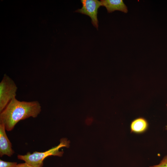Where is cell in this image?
<instances>
[{"instance_id": "cell-10", "label": "cell", "mask_w": 167, "mask_h": 167, "mask_svg": "<svg viewBox=\"0 0 167 167\" xmlns=\"http://www.w3.org/2000/svg\"><path fill=\"white\" fill-rule=\"evenodd\" d=\"M15 167H33L28 163H25L17 164Z\"/></svg>"}, {"instance_id": "cell-4", "label": "cell", "mask_w": 167, "mask_h": 167, "mask_svg": "<svg viewBox=\"0 0 167 167\" xmlns=\"http://www.w3.org/2000/svg\"><path fill=\"white\" fill-rule=\"evenodd\" d=\"M81 2L82 4V8L77 9L75 12L89 16L91 19L93 25L98 30V21L97 14L98 8L102 6L101 2L97 0H82Z\"/></svg>"}, {"instance_id": "cell-8", "label": "cell", "mask_w": 167, "mask_h": 167, "mask_svg": "<svg viewBox=\"0 0 167 167\" xmlns=\"http://www.w3.org/2000/svg\"><path fill=\"white\" fill-rule=\"evenodd\" d=\"M17 164L16 162L6 161L0 160V167H15Z\"/></svg>"}, {"instance_id": "cell-6", "label": "cell", "mask_w": 167, "mask_h": 167, "mask_svg": "<svg viewBox=\"0 0 167 167\" xmlns=\"http://www.w3.org/2000/svg\"><path fill=\"white\" fill-rule=\"evenodd\" d=\"M102 6H105L108 13L119 11L125 13L128 12V8L122 0H101Z\"/></svg>"}, {"instance_id": "cell-11", "label": "cell", "mask_w": 167, "mask_h": 167, "mask_svg": "<svg viewBox=\"0 0 167 167\" xmlns=\"http://www.w3.org/2000/svg\"><path fill=\"white\" fill-rule=\"evenodd\" d=\"M166 106L167 107V104H166ZM165 130H167V125L165 126Z\"/></svg>"}, {"instance_id": "cell-1", "label": "cell", "mask_w": 167, "mask_h": 167, "mask_svg": "<svg viewBox=\"0 0 167 167\" xmlns=\"http://www.w3.org/2000/svg\"><path fill=\"white\" fill-rule=\"evenodd\" d=\"M41 110L39 102L20 101L12 99L0 113V123L7 131H11L19 121L32 117L36 118Z\"/></svg>"}, {"instance_id": "cell-3", "label": "cell", "mask_w": 167, "mask_h": 167, "mask_svg": "<svg viewBox=\"0 0 167 167\" xmlns=\"http://www.w3.org/2000/svg\"><path fill=\"white\" fill-rule=\"evenodd\" d=\"M17 88L14 81L5 74L0 83V112L15 97Z\"/></svg>"}, {"instance_id": "cell-9", "label": "cell", "mask_w": 167, "mask_h": 167, "mask_svg": "<svg viewBox=\"0 0 167 167\" xmlns=\"http://www.w3.org/2000/svg\"><path fill=\"white\" fill-rule=\"evenodd\" d=\"M150 167H167V155L163 158L158 164L150 166Z\"/></svg>"}, {"instance_id": "cell-5", "label": "cell", "mask_w": 167, "mask_h": 167, "mask_svg": "<svg viewBox=\"0 0 167 167\" xmlns=\"http://www.w3.org/2000/svg\"><path fill=\"white\" fill-rule=\"evenodd\" d=\"M5 126L0 123V156L4 155L11 156L14 153L12 149L11 143L6 133Z\"/></svg>"}, {"instance_id": "cell-2", "label": "cell", "mask_w": 167, "mask_h": 167, "mask_svg": "<svg viewBox=\"0 0 167 167\" xmlns=\"http://www.w3.org/2000/svg\"><path fill=\"white\" fill-rule=\"evenodd\" d=\"M70 142V141L67 140L66 139L62 138L61 139L60 143L58 145L47 151L41 152L35 151L32 153L28 152L25 155H18L17 158L33 167H42L43 161L47 157L51 156H62L63 152L59 151V149L62 147H69Z\"/></svg>"}, {"instance_id": "cell-7", "label": "cell", "mask_w": 167, "mask_h": 167, "mask_svg": "<svg viewBox=\"0 0 167 167\" xmlns=\"http://www.w3.org/2000/svg\"><path fill=\"white\" fill-rule=\"evenodd\" d=\"M148 123L147 120L143 118H139L133 121L131 124V132L141 133L148 129Z\"/></svg>"}]
</instances>
